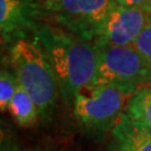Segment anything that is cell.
Here are the masks:
<instances>
[{
	"label": "cell",
	"mask_w": 151,
	"mask_h": 151,
	"mask_svg": "<svg viewBox=\"0 0 151 151\" xmlns=\"http://www.w3.org/2000/svg\"><path fill=\"white\" fill-rule=\"evenodd\" d=\"M95 45L97 65L91 86L109 84H130L137 86L151 82V66L132 46Z\"/></svg>",
	"instance_id": "obj_4"
},
{
	"label": "cell",
	"mask_w": 151,
	"mask_h": 151,
	"mask_svg": "<svg viewBox=\"0 0 151 151\" xmlns=\"http://www.w3.org/2000/svg\"><path fill=\"white\" fill-rule=\"evenodd\" d=\"M36 6L22 0H0V29L4 40H9L12 35L30 22V16Z\"/></svg>",
	"instance_id": "obj_8"
},
{
	"label": "cell",
	"mask_w": 151,
	"mask_h": 151,
	"mask_svg": "<svg viewBox=\"0 0 151 151\" xmlns=\"http://www.w3.org/2000/svg\"><path fill=\"white\" fill-rule=\"evenodd\" d=\"M8 110L17 123L22 127L35 123L39 114L37 105L32 96L19 85L8 106Z\"/></svg>",
	"instance_id": "obj_9"
},
{
	"label": "cell",
	"mask_w": 151,
	"mask_h": 151,
	"mask_svg": "<svg viewBox=\"0 0 151 151\" xmlns=\"http://www.w3.org/2000/svg\"><path fill=\"white\" fill-rule=\"evenodd\" d=\"M10 63L17 83L32 96L39 114L49 115L54 108L58 83L37 40L19 38L10 49Z\"/></svg>",
	"instance_id": "obj_2"
},
{
	"label": "cell",
	"mask_w": 151,
	"mask_h": 151,
	"mask_svg": "<svg viewBox=\"0 0 151 151\" xmlns=\"http://www.w3.org/2000/svg\"><path fill=\"white\" fill-rule=\"evenodd\" d=\"M132 47L151 66V19L148 20L140 35L137 37Z\"/></svg>",
	"instance_id": "obj_12"
},
{
	"label": "cell",
	"mask_w": 151,
	"mask_h": 151,
	"mask_svg": "<svg viewBox=\"0 0 151 151\" xmlns=\"http://www.w3.org/2000/svg\"><path fill=\"white\" fill-rule=\"evenodd\" d=\"M116 4L127 7H142L146 0H115Z\"/></svg>",
	"instance_id": "obj_14"
},
{
	"label": "cell",
	"mask_w": 151,
	"mask_h": 151,
	"mask_svg": "<svg viewBox=\"0 0 151 151\" xmlns=\"http://www.w3.org/2000/svg\"><path fill=\"white\" fill-rule=\"evenodd\" d=\"M149 17H151V16H149Z\"/></svg>",
	"instance_id": "obj_17"
},
{
	"label": "cell",
	"mask_w": 151,
	"mask_h": 151,
	"mask_svg": "<svg viewBox=\"0 0 151 151\" xmlns=\"http://www.w3.org/2000/svg\"><path fill=\"white\" fill-rule=\"evenodd\" d=\"M111 151H151V130L123 112L112 129Z\"/></svg>",
	"instance_id": "obj_7"
},
{
	"label": "cell",
	"mask_w": 151,
	"mask_h": 151,
	"mask_svg": "<svg viewBox=\"0 0 151 151\" xmlns=\"http://www.w3.org/2000/svg\"><path fill=\"white\" fill-rule=\"evenodd\" d=\"M1 151H27V150H25L24 148L19 147L18 145L11 142V141L2 139V142H1Z\"/></svg>",
	"instance_id": "obj_13"
},
{
	"label": "cell",
	"mask_w": 151,
	"mask_h": 151,
	"mask_svg": "<svg viewBox=\"0 0 151 151\" xmlns=\"http://www.w3.org/2000/svg\"><path fill=\"white\" fill-rule=\"evenodd\" d=\"M18 87L16 75L8 68H2L0 74V108L1 111L8 110L12 97Z\"/></svg>",
	"instance_id": "obj_11"
},
{
	"label": "cell",
	"mask_w": 151,
	"mask_h": 151,
	"mask_svg": "<svg viewBox=\"0 0 151 151\" xmlns=\"http://www.w3.org/2000/svg\"><path fill=\"white\" fill-rule=\"evenodd\" d=\"M142 9L146 11L149 16H151V0H146V2L142 6Z\"/></svg>",
	"instance_id": "obj_15"
},
{
	"label": "cell",
	"mask_w": 151,
	"mask_h": 151,
	"mask_svg": "<svg viewBox=\"0 0 151 151\" xmlns=\"http://www.w3.org/2000/svg\"><path fill=\"white\" fill-rule=\"evenodd\" d=\"M149 20L142 7H127L115 4L96 32L94 44L130 47Z\"/></svg>",
	"instance_id": "obj_6"
},
{
	"label": "cell",
	"mask_w": 151,
	"mask_h": 151,
	"mask_svg": "<svg viewBox=\"0 0 151 151\" xmlns=\"http://www.w3.org/2000/svg\"><path fill=\"white\" fill-rule=\"evenodd\" d=\"M115 0H43L42 9L62 28L94 42Z\"/></svg>",
	"instance_id": "obj_5"
},
{
	"label": "cell",
	"mask_w": 151,
	"mask_h": 151,
	"mask_svg": "<svg viewBox=\"0 0 151 151\" xmlns=\"http://www.w3.org/2000/svg\"><path fill=\"white\" fill-rule=\"evenodd\" d=\"M22 1H24V2H27V4H35L36 1H38V0H22Z\"/></svg>",
	"instance_id": "obj_16"
},
{
	"label": "cell",
	"mask_w": 151,
	"mask_h": 151,
	"mask_svg": "<svg viewBox=\"0 0 151 151\" xmlns=\"http://www.w3.org/2000/svg\"><path fill=\"white\" fill-rule=\"evenodd\" d=\"M135 91L137 86L130 84L88 87L74 97V115L78 122L91 129L113 128Z\"/></svg>",
	"instance_id": "obj_3"
},
{
	"label": "cell",
	"mask_w": 151,
	"mask_h": 151,
	"mask_svg": "<svg viewBox=\"0 0 151 151\" xmlns=\"http://www.w3.org/2000/svg\"><path fill=\"white\" fill-rule=\"evenodd\" d=\"M28 28L54 70L65 101L91 86L97 65L94 42L45 22L30 20Z\"/></svg>",
	"instance_id": "obj_1"
},
{
	"label": "cell",
	"mask_w": 151,
	"mask_h": 151,
	"mask_svg": "<svg viewBox=\"0 0 151 151\" xmlns=\"http://www.w3.org/2000/svg\"><path fill=\"white\" fill-rule=\"evenodd\" d=\"M125 113L151 130V86L137 88L127 104Z\"/></svg>",
	"instance_id": "obj_10"
}]
</instances>
